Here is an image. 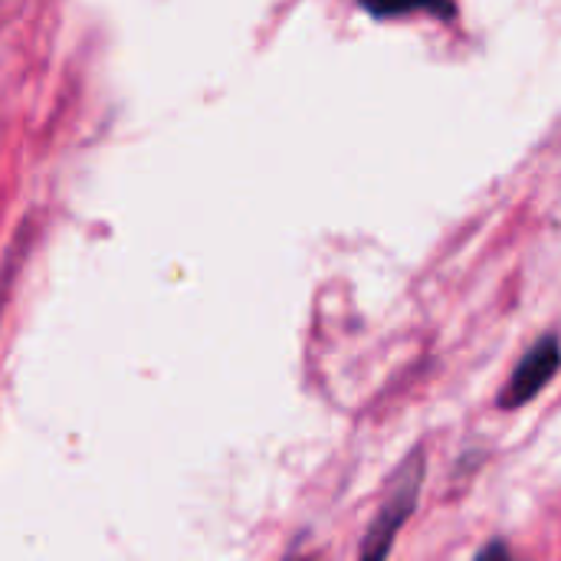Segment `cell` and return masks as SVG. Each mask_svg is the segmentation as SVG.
I'll return each mask as SVG.
<instances>
[{
	"instance_id": "obj_1",
	"label": "cell",
	"mask_w": 561,
	"mask_h": 561,
	"mask_svg": "<svg viewBox=\"0 0 561 561\" xmlns=\"http://www.w3.org/2000/svg\"><path fill=\"white\" fill-rule=\"evenodd\" d=\"M421 483H424V450H411L401 467L394 470V477L388 480L381 510L371 519V529L362 542L358 561H388V552L401 533V526L411 519V513L417 510V496H421Z\"/></svg>"
},
{
	"instance_id": "obj_2",
	"label": "cell",
	"mask_w": 561,
	"mask_h": 561,
	"mask_svg": "<svg viewBox=\"0 0 561 561\" xmlns=\"http://www.w3.org/2000/svg\"><path fill=\"white\" fill-rule=\"evenodd\" d=\"M561 368V345L556 335H546V339H539L529 352H526V358L519 362V368L513 371V378L506 381V388H503V394H500V408H523V404H529V401H536L546 388H549V381L559 375Z\"/></svg>"
},
{
	"instance_id": "obj_3",
	"label": "cell",
	"mask_w": 561,
	"mask_h": 561,
	"mask_svg": "<svg viewBox=\"0 0 561 561\" xmlns=\"http://www.w3.org/2000/svg\"><path fill=\"white\" fill-rule=\"evenodd\" d=\"M371 16H411V13H440L450 16L454 7H437V3H404V7H368Z\"/></svg>"
},
{
	"instance_id": "obj_4",
	"label": "cell",
	"mask_w": 561,
	"mask_h": 561,
	"mask_svg": "<svg viewBox=\"0 0 561 561\" xmlns=\"http://www.w3.org/2000/svg\"><path fill=\"white\" fill-rule=\"evenodd\" d=\"M473 561H516V559H513V552L506 549V542H500V539H496V542L483 546Z\"/></svg>"
},
{
	"instance_id": "obj_5",
	"label": "cell",
	"mask_w": 561,
	"mask_h": 561,
	"mask_svg": "<svg viewBox=\"0 0 561 561\" xmlns=\"http://www.w3.org/2000/svg\"><path fill=\"white\" fill-rule=\"evenodd\" d=\"M286 561H312V559H286Z\"/></svg>"
}]
</instances>
